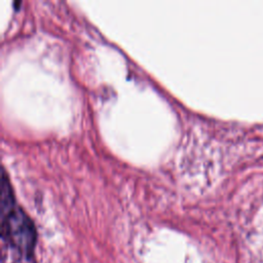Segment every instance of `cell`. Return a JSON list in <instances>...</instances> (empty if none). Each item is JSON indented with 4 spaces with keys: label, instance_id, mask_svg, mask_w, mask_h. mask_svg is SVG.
<instances>
[{
    "label": "cell",
    "instance_id": "cell-1",
    "mask_svg": "<svg viewBox=\"0 0 263 263\" xmlns=\"http://www.w3.org/2000/svg\"><path fill=\"white\" fill-rule=\"evenodd\" d=\"M2 238L27 257H31L36 242V231L31 219L17 205L9 182L2 178L1 192Z\"/></svg>",
    "mask_w": 263,
    "mask_h": 263
}]
</instances>
